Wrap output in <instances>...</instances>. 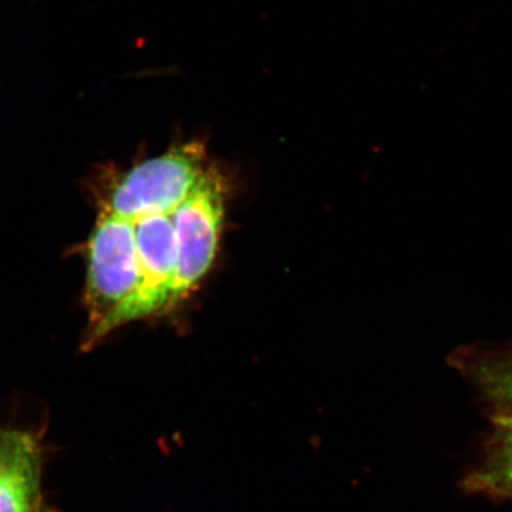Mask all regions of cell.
Returning a JSON list of instances; mask_svg holds the SVG:
<instances>
[{"label": "cell", "mask_w": 512, "mask_h": 512, "mask_svg": "<svg viewBox=\"0 0 512 512\" xmlns=\"http://www.w3.org/2000/svg\"><path fill=\"white\" fill-rule=\"evenodd\" d=\"M42 456L32 434L0 429V512H40Z\"/></svg>", "instance_id": "5b68a950"}, {"label": "cell", "mask_w": 512, "mask_h": 512, "mask_svg": "<svg viewBox=\"0 0 512 512\" xmlns=\"http://www.w3.org/2000/svg\"><path fill=\"white\" fill-rule=\"evenodd\" d=\"M456 367L477 387L494 416H512V345L464 349L456 353Z\"/></svg>", "instance_id": "8992f818"}, {"label": "cell", "mask_w": 512, "mask_h": 512, "mask_svg": "<svg viewBox=\"0 0 512 512\" xmlns=\"http://www.w3.org/2000/svg\"><path fill=\"white\" fill-rule=\"evenodd\" d=\"M140 286L130 301L111 316L104 335L114 329L167 311L177 269L173 214H150L134 221Z\"/></svg>", "instance_id": "277c9868"}, {"label": "cell", "mask_w": 512, "mask_h": 512, "mask_svg": "<svg viewBox=\"0 0 512 512\" xmlns=\"http://www.w3.org/2000/svg\"><path fill=\"white\" fill-rule=\"evenodd\" d=\"M493 424L484 461L464 487L470 493L512 500V416H493Z\"/></svg>", "instance_id": "52a82bcc"}, {"label": "cell", "mask_w": 512, "mask_h": 512, "mask_svg": "<svg viewBox=\"0 0 512 512\" xmlns=\"http://www.w3.org/2000/svg\"><path fill=\"white\" fill-rule=\"evenodd\" d=\"M208 168L204 144H178L120 174L104 195L101 212L133 222L150 214H173Z\"/></svg>", "instance_id": "6da1fadb"}, {"label": "cell", "mask_w": 512, "mask_h": 512, "mask_svg": "<svg viewBox=\"0 0 512 512\" xmlns=\"http://www.w3.org/2000/svg\"><path fill=\"white\" fill-rule=\"evenodd\" d=\"M134 222L100 212L89 242L86 305L89 329L86 343L104 338L107 323L140 286Z\"/></svg>", "instance_id": "7a4b0ae2"}, {"label": "cell", "mask_w": 512, "mask_h": 512, "mask_svg": "<svg viewBox=\"0 0 512 512\" xmlns=\"http://www.w3.org/2000/svg\"><path fill=\"white\" fill-rule=\"evenodd\" d=\"M224 181L208 168L200 183L173 212L177 269L167 311L187 298L210 272L224 221Z\"/></svg>", "instance_id": "3957f363"}]
</instances>
